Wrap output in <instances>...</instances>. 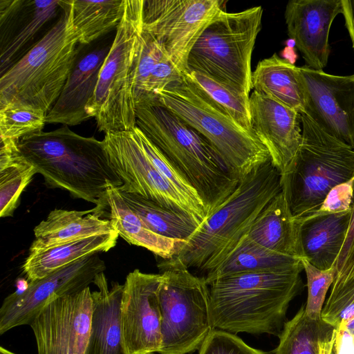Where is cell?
<instances>
[{"instance_id":"ee69618b","label":"cell","mask_w":354,"mask_h":354,"mask_svg":"<svg viewBox=\"0 0 354 354\" xmlns=\"http://www.w3.org/2000/svg\"><path fill=\"white\" fill-rule=\"evenodd\" d=\"M330 354H337L333 347H332Z\"/></svg>"},{"instance_id":"5bb4252c","label":"cell","mask_w":354,"mask_h":354,"mask_svg":"<svg viewBox=\"0 0 354 354\" xmlns=\"http://www.w3.org/2000/svg\"><path fill=\"white\" fill-rule=\"evenodd\" d=\"M92 315L89 287L49 301L30 324L37 354H84Z\"/></svg>"},{"instance_id":"5b68a950","label":"cell","mask_w":354,"mask_h":354,"mask_svg":"<svg viewBox=\"0 0 354 354\" xmlns=\"http://www.w3.org/2000/svg\"><path fill=\"white\" fill-rule=\"evenodd\" d=\"M62 14L18 62L0 77V104L50 111L77 61L78 39L69 23L66 1Z\"/></svg>"},{"instance_id":"74e56055","label":"cell","mask_w":354,"mask_h":354,"mask_svg":"<svg viewBox=\"0 0 354 354\" xmlns=\"http://www.w3.org/2000/svg\"><path fill=\"white\" fill-rule=\"evenodd\" d=\"M301 261L307 277L308 298L305 313L310 319L320 320L327 291L336 275L335 266L327 270H319L305 259Z\"/></svg>"},{"instance_id":"ffe728a7","label":"cell","mask_w":354,"mask_h":354,"mask_svg":"<svg viewBox=\"0 0 354 354\" xmlns=\"http://www.w3.org/2000/svg\"><path fill=\"white\" fill-rule=\"evenodd\" d=\"M111 46L77 59L46 123L74 126L93 118V103L99 73Z\"/></svg>"},{"instance_id":"ac0fdd59","label":"cell","mask_w":354,"mask_h":354,"mask_svg":"<svg viewBox=\"0 0 354 354\" xmlns=\"http://www.w3.org/2000/svg\"><path fill=\"white\" fill-rule=\"evenodd\" d=\"M342 0H291L285 10L288 35L310 68L321 71L330 55L328 37Z\"/></svg>"},{"instance_id":"4316f807","label":"cell","mask_w":354,"mask_h":354,"mask_svg":"<svg viewBox=\"0 0 354 354\" xmlns=\"http://www.w3.org/2000/svg\"><path fill=\"white\" fill-rule=\"evenodd\" d=\"M253 91L268 96L299 113L306 100L299 67L276 53L261 60L252 74Z\"/></svg>"},{"instance_id":"1f68e13d","label":"cell","mask_w":354,"mask_h":354,"mask_svg":"<svg viewBox=\"0 0 354 354\" xmlns=\"http://www.w3.org/2000/svg\"><path fill=\"white\" fill-rule=\"evenodd\" d=\"M18 141L1 138L0 216H12L21 193L37 174L34 165L21 153Z\"/></svg>"},{"instance_id":"277c9868","label":"cell","mask_w":354,"mask_h":354,"mask_svg":"<svg viewBox=\"0 0 354 354\" xmlns=\"http://www.w3.org/2000/svg\"><path fill=\"white\" fill-rule=\"evenodd\" d=\"M281 191V174L270 158L241 178L236 190L201 223L174 257L189 269L212 271Z\"/></svg>"},{"instance_id":"7402d4cb","label":"cell","mask_w":354,"mask_h":354,"mask_svg":"<svg viewBox=\"0 0 354 354\" xmlns=\"http://www.w3.org/2000/svg\"><path fill=\"white\" fill-rule=\"evenodd\" d=\"M93 283L97 290L92 292L91 329L84 354H127L120 324L123 285L115 282L109 288L104 272Z\"/></svg>"},{"instance_id":"6da1fadb","label":"cell","mask_w":354,"mask_h":354,"mask_svg":"<svg viewBox=\"0 0 354 354\" xmlns=\"http://www.w3.org/2000/svg\"><path fill=\"white\" fill-rule=\"evenodd\" d=\"M17 143L48 187L66 190L100 210L108 208V190L122 185L102 140L82 136L66 125L26 136Z\"/></svg>"},{"instance_id":"8992f818","label":"cell","mask_w":354,"mask_h":354,"mask_svg":"<svg viewBox=\"0 0 354 354\" xmlns=\"http://www.w3.org/2000/svg\"><path fill=\"white\" fill-rule=\"evenodd\" d=\"M300 114L302 142L281 175V190L295 218L317 211L335 186L354 177L353 149L322 129L306 113Z\"/></svg>"},{"instance_id":"9c48e42d","label":"cell","mask_w":354,"mask_h":354,"mask_svg":"<svg viewBox=\"0 0 354 354\" xmlns=\"http://www.w3.org/2000/svg\"><path fill=\"white\" fill-rule=\"evenodd\" d=\"M144 0H125L124 15L100 69L93 115L99 131H131L136 127L133 67L143 27Z\"/></svg>"},{"instance_id":"f1b7e54d","label":"cell","mask_w":354,"mask_h":354,"mask_svg":"<svg viewBox=\"0 0 354 354\" xmlns=\"http://www.w3.org/2000/svg\"><path fill=\"white\" fill-rule=\"evenodd\" d=\"M303 269L301 259L269 250L253 241L247 233L218 266L206 273L205 278L208 283L237 274Z\"/></svg>"},{"instance_id":"52a82bcc","label":"cell","mask_w":354,"mask_h":354,"mask_svg":"<svg viewBox=\"0 0 354 354\" xmlns=\"http://www.w3.org/2000/svg\"><path fill=\"white\" fill-rule=\"evenodd\" d=\"M263 8L221 11L192 48L187 71L203 74L246 98L252 89L251 60Z\"/></svg>"},{"instance_id":"cb8c5ba5","label":"cell","mask_w":354,"mask_h":354,"mask_svg":"<svg viewBox=\"0 0 354 354\" xmlns=\"http://www.w3.org/2000/svg\"><path fill=\"white\" fill-rule=\"evenodd\" d=\"M182 78L163 47L142 29L133 75L136 106L156 101L159 91Z\"/></svg>"},{"instance_id":"9a60e30c","label":"cell","mask_w":354,"mask_h":354,"mask_svg":"<svg viewBox=\"0 0 354 354\" xmlns=\"http://www.w3.org/2000/svg\"><path fill=\"white\" fill-rule=\"evenodd\" d=\"M162 274L138 269L128 274L123 284L120 324L127 354L159 353L162 345L158 290Z\"/></svg>"},{"instance_id":"4dcf8cb0","label":"cell","mask_w":354,"mask_h":354,"mask_svg":"<svg viewBox=\"0 0 354 354\" xmlns=\"http://www.w3.org/2000/svg\"><path fill=\"white\" fill-rule=\"evenodd\" d=\"M69 23L80 44L93 41L118 28L125 0L66 1Z\"/></svg>"},{"instance_id":"3957f363","label":"cell","mask_w":354,"mask_h":354,"mask_svg":"<svg viewBox=\"0 0 354 354\" xmlns=\"http://www.w3.org/2000/svg\"><path fill=\"white\" fill-rule=\"evenodd\" d=\"M301 270L242 273L208 283L213 328L279 336L300 290Z\"/></svg>"},{"instance_id":"f6af8a7d","label":"cell","mask_w":354,"mask_h":354,"mask_svg":"<svg viewBox=\"0 0 354 354\" xmlns=\"http://www.w3.org/2000/svg\"><path fill=\"white\" fill-rule=\"evenodd\" d=\"M353 150H354V143H353Z\"/></svg>"},{"instance_id":"7a4b0ae2","label":"cell","mask_w":354,"mask_h":354,"mask_svg":"<svg viewBox=\"0 0 354 354\" xmlns=\"http://www.w3.org/2000/svg\"><path fill=\"white\" fill-rule=\"evenodd\" d=\"M136 116V126L197 192L207 216L236 190L241 180L236 171L205 138L158 101L137 104Z\"/></svg>"},{"instance_id":"e0dca14e","label":"cell","mask_w":354,"mask_h":354,"mask_svg":"<svg viewBox=\"0 0 354 354\" xmlns=\"http://www.w3.org/2000/svg\"><path fill=\"white\" fill-rule=\"evenodd\" d=\"M249 105L252 130L282 175L302 142L301 114L254 91L250 96Z\"/></svg>"},{"instance_id":"603a6c76","label":"cell","mask_w":354,"mask_h":354,"mask_svg":"<svg viewBox=\"0 0 354 354\" xmlns=\"http://www.w3.org/2000/svg\"><path fill=\"white\" fill-rule=\"evenodd\" d=\"M248 236L257 244L274 252L302 259L299 221L290 209L281 190L258 215Z\"/></svg>"},{"instance_id":"d4e9b609","label":"cell","mask_w":354,"mask_h":354,"mask_svg":"<svg viewBox=\"0 0 354 354\" xmlns=\"http://www.w3.org/2000/svg\"><path fill=\"white\" fill-rule=\"evenodd\" d=\"M118 236L115 232L50 246H30L23 272L29 282L40 279L81 259L109 251L116 245Z\"/></svg>"},{"instance_id":"30bf717a","label":"cell","mask_w":354,"mask_h":354,"mask_svg":"<svg viewBox=\"0 0 354 354\" xmlns=\"http://www.w3.org/2000/svg\"><path fill=\"white\" fill-rule=\"evenodd\" d=\"M158 290L162 345L160 354H188L199 349L213 329L209 285L176 257L163 259Z\"/></svg>"},{"instance_id":"2e32d148","label":"cell","mask_w":354,"mask_h":354,"mask_svg":"<svg viewBox=\"0 0 354 354\" xmlns=\"http://www.w3.org/2000/svg\"><path fill=\"white\" fill-rule=\"evenodd\" d=\"M306 113L324 131L351 146L354 143V75L340 76L299 67Z\"/></svg>"},{"instance_id":"f35d334b","label":"cell","mask_w":354,"mask_h":354,"mask_svg":"<svg viewBox=\"0 0 354 354\" xmlns=\"http://www.w3.org/2000/svg\"><path fill=\"white\" fill-rule=\"evenodd\" d=\"M199 354H267L245 343L234 333L213 328L199 348Z\"/></svg>"},{"instance_id":"44dd1931","label":"cell","mask_w":354,"mask_h":354,"mask_svg":"<svg viewBox=\"0 0 354 354\" xmlns=\"http://www.w3.org/2000/svg\"><path fill=\"white\" fill-rule=\"evenodd\" d=\"M351 209L337 213L316 211L299 221L302 259L319 270L335 266L349 225Z\"/></svg>"},{"instance_id":"836d02e7","label":"cell","mask_w":354,"mask_h":354,"mask_svg":"<svg viewBox=\"0 0 354 354\" xmlns=\"http://www.w3.org/2000/svg\"><path fill=\"white\" fill-rule=\"evenodd\" d=\"M120 192L145 225L161 236L186 241L199 226L189 215L173 211L136 194Z\"/></svg>"},{"instance_id":"60d3db41","label":"cell","mask_w":354,"mask_h":354,"mask_svg":"<svg viewBox=\"0 0 354 354\" xmlns=\"http://www.w3.org/2000/svg\"><path fill=\"white\" fill-rule=\"evenodd\" d=\"M353 262H354V199L344 242L335 264L336 273L342 271Z\"/></svg>"},{"instance_id":"e575fe53","label":"cell","mask_w":354,"mask_h":354,"mask_svg":"<svg viewBox=\"0 0 354 354\" xmlns=\"http://www.w3.org/2000/svg\"><path fill=\"white\" fill-rule=\"evenodd\" d=\"M183 74L241 127L254 133L251 125L248 98L240 95L203 74L189 71Z\"/></svg>"},{"instance_id":"4fadbf2b","label":"cell","mask_w":354,"mask_h":354,"mask_svg":"<svg viewBox=\"0 0 354 354\" xmlns=\"http://www.w3.org/2000/svg\"><path fill=\"white\" fill-rule=\"evenodd\" d=\"M105 269L97 253L30 281L24 292L15 291L4 299L0 308V335L17 326H30L49 301L84 290Z\"/></svg>"},{"instance_id":"d590c367","label":"cell","mask_w":354,"mask_h":354,"mask_svg":"<svg viewBox=\"0 0 354 354\" xmlns=\"http://www.w3.org/2000/svg\"><path fill=\"white\" fill-rule=\"evenodd\" d=\"M47 113L30 106L0 104V138L19 140L43 131Z\"/></svg>"},{"instance_id":"8d00e7d4","label":"cell","mask_w":354,"mask_h":354,"mask_svg":"<svg viewBox=\"0 0 354 354\" xmlns=\"http://www.w3.org/2000/svg\"><path fill=\"white\" fill-rule=\"evenodd\" d=\"M133 131L142 149L163 177L189 199L204 205L194 188L144 133L137 126Z\"/></svg>"},{"instance_id":"d6986e66","label":"cell","mask_w":354,"mask_h":354,"mask_svg":"<svg viewBox=\"0 0 354 354\" xmlns=\"http://www.w3.org/2000/svg\"><path fill=\"white\" fill-rule=\"evenodd\" d=\"M60 8L59 0L0 1L1 75L28 51L29 44Z\"/></svg>"},{"instance_id":"484cf974","label":"cell","mask_w":354,"mask_h":354,"mask_svg":"<svg viewBox=\"0 0 354 354\" xmlns=\"http://www.w3.org/2000/svg\"><path fill=\"white\" fill-rule=\"evenodd\" d=\"M104 211L55 209L35 228L31 247H45L91 236L117 232L110 219L101 218Z\"/></svg>"},{"instance_id":"7c38bea8","label":"cell","mask_w":354,"mask_h":354,"mask_svg":"<svg viewBox=\"0 0 354 354\" xmlns=\"http://www.w3.org/2000/svg\"><path fill=\"white\" fill-rule=\"evenodd\" d=\"M223 0H144V31L164 48L176 67L187 71V59L201 33L225 10Z\"/></svg>"},{"instance_id":"b9f144b4","label":"cell","mask_w":354,"mask_h":354,"mask_svg":"<svg viewBox=\"0 0 354 354\" xmlns=\"http://www.w3.org/2000/svg\"><path fill=\"white\" fill-rule=\"evenodd\" d=\"M342 14L354 49V0H342Z\"/></svg>"},{"instance_id":"83f0119b","label":"cell","mask_w":354,"mask_h":354,"mask_svg":"<svg viewBox=\"0 0 354 354\" xmlns=\"http://www.w3.org/2000/svg\"><path fill=\"white\" fill-rule=\"evenodd\" d=\"M110 220L119 236L128 243L145 248L163 259L176 257L186 241L161 236L151 231L122 198L116 187L107 192Z\"/></svg>"},{"instance_id":"ba28073f","label":"cell","mask_w":354,"mask_h":354,"mask_svg":"<svg viewBox=\"0 0 354 354\" xmlns=\"http://www.w3.org/2000/svg\"><path fill=\"white\" fill-rule=\"evenodd\" d=\"M157 95L160 104L205 138L241 178L270 158L254 133L241 127L183 74Z\"/></svg>"},{"instance_id":"ab89813d","label":"cell","mask_w":354,"mask_h":354,"mask_svg":"<svg viewBox=\"0 0 354 354\" xmlns=\"http://www.w3.org/2000/svg\"><path fill=\"white\" fill-rule=\"evenodd\" d=\"M354 199V177L335 186L327 194L317 210L320 212L337 213L349 210Z\"/></svg>"},{"instance_id":"8fae6325","label":"cell","mask_w":354,"mask_h":354,"mask_svg":"<svg viewBox=\"0 0 354 354\" xmlns=\"http://www.w3.org/2000/svg\"><path fill=\"white\" fill-rule=\"evenodd\" d=\"M110 164L122 181L120 192L136 194L173 211L191 216L200 225L204 205L183 195L150 162L133 131H111L102 140Z\"/></svg>"},{"instance_id":"7bdbcfd3","label":"cell","mask_w":354,"mask_h":354,"mask_svg":"<svg viewBox=\"0 0 354 354\" xmlns=\"http://www.w3.org/2000/svg\"><path fill=\"white\" fill-rule=\"evenodd\" d=\"M0 354H16L10 351L1 346L0 347Z\"/></svg>"},{"instance_id":"f546056e","label":"cell","mask_w":354,"mask_h":354,"mask_svg":"<svg viewBox=\"0 0 354 354\" xmlns=\"http://www.w3.org/2000/svg\"><path fill=\"white\" fill-rule=\"evenodd\" d=\"M322 319L335 329L337 354H354V262L336 273Z\"/></svg>"},{"instance_id":"d6a6232c","label":"cell","mask_w":354,"mask_h":354,"mask_svg":"<svg viewBox=\"0 0 354 354\" xmlns=\"http://www.w3.org/2000/svg\"><path fill=\"white\" fill-rule=\"evenodd\" d=\"M335 336V329L322 319H310L302 306L284 323L274 354H321L322 346Z\"/></svg>"}]
</instances>
